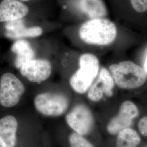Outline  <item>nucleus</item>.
I'll use <instances>...</instances> for the list:
<instances>
[{
  "mask_svg": "<svg viewBox=\"0 0 147 147\" xmlns=\"http://www.w3.org/2000/svg\"><path fill=\"white\" fill-rule=\"evenodd\" d=\"M65 120L75 132L83 136L89 134L94 125L92 112L87 106L82 104L75 106L67 115Z\"/></svg>",
  "mask_w": 147,
  "mask_h": 147,
  "instance_id": "6",
  "label": "nucleus"
},
{
  "mask_svg": "<svg viewBox=\"0 0 147 147\" xmlns=\"http://www.w3.org/2000/svg\"><path fill=\"white\" fill-rule=\"evenodd\" d=\"M19 1H20L21 2H27V1H28L30 0H19Z\"/></svg>",
  "mask_w": 147,
  "mask_h": 147,
  "instance_id": "21",
  "label": "nucleus"
},
{
  "mask_svg": "<svg viewBox=\"0 0 147 147\" xmlns=\"http://www.w3.org/2000/svg\"><path fill=\"white\" fill-rule=\"evenodd\" d=\"M25 92L24 84L11 73L3 74L0 79V104L5 107L17 105Z\"/></svg>",
  "mask_w": 147,
  "mask_h": 147,
  "instance_id": "5",
  "label": "nucleus"
},
{
  "mask_svg": "<svg viewBox=\"0 0 147 147\" xmlns=\"http://www.w3.org/2000/svg\"><path fill=\"white\" fill-rule=\"evenodd\" d=\"M132 6L138 13H144L147 11V0H130Z\"/></svg>",
  "mask_w": 147,
  "mask_h": 147,
  "instance_id": "17",
  "label": "nucleus"
},
{
  "mask_svg": "<svg viewBox=\"0 0 147 147\" xmlns=\"http://www.w3.org/2000/svg\"><path fill=\"white\" fill-rule=\"evenodd\" d=\"M5 35L11 39H22L27 38H37L43 33L40 26L26 27L23 19L9 21L5 23Z\"/></svg>",
  "mask_w": 147,
  "mask_h": 147,
  "instance_id": "10",
  "label": "nucleus"
},
{
  "mask_svg": "<svg viewBox=\"0 0 147 147\" xmlns=\"http://www.w3.org/2000/svg\"><path fill=\"white\" fill-rule=\"evenodd\" d=\"M79 37L85 43L96 45H107L113 42L117 35L116 25L102 18L91 19L79 29Z\"/></svg>",
  "mask_w": 147,
  "mask_h": 147,
  "instance_id": "1",
  "label": "nucleus"
},
{
  "mask_svg": "<svg viewBox=\"0 0 147 147\" xmlns=\"http://www.w3.org/2000/svg\"><path fill=\"white\" fill-rule=\"evenodd\" d=\"M141 142L138 133L128 127L118 133L116 147H137Z\"/></svg>",
  "mask_w": 147,
  "mask_h": 147,
  "instance_id": "15",
  "label": "nucleus"
},
{
  "mask_svg": "<svg viewBox=\"0 0 147 147\" xmlns=\"http://www.w3.org/2000/svg\"><path fill=\"white\" fill-rule=\"evenodd\" d=\"M144 69L146 72L147 73V54L146 58V61H145V63H144Z\"/></svg>",
  "mask_w": 147,
  "mask_h": 147,
  "instance_id": "20",
  "label": "nucleus"
},
{
  "mask_svg": "<svg viewBox=\"0 0 147 147\" xmlns=\"http://www.w3.org/2000/svg\"><path fill=\"white\" fill-rule=\"evenodd\" d=\"M78 6L82 13L91 19L102 18L107 13L102 0H78Z\"/></svg>",
  "mask_w": 147,
  "mask_h": 147,
  "instance_id": "14",
  "label": "nucleus"
},
{
  "mask_svg": "<svg viewBox=\"0 0 147 147\" xmlns=\"http://www.w3.org/2000/svg\"><path fill=\"white\" fill-rule=\"evenodd\" d=\"M115 81L110 73L102 67L98 74V77L94 84H92L88 92V98L93 102H99L104 95L111 96Z\"/></svg>",
  "mask_w": 147,
  "mask_h": 147,
  "instance_id": "9",
  "label": "nucleus"
},
{
  "mask_svg": "<svg viewBox=\"0 0 147 147\" xmlns=\"http://www.w3.org/2000/svg\"><path fill=\"white\" fill-rule=\"evenodd\" d=\"M117 85L122 89H135L144 84L146 74L143 69L131 61L113 64L109 67Z\"/></svg>",
  "mask_w": 147,
  "mask_h": 147,
  "instance_id": "3",
  "label": "nucleus"
},
{
  "mask_svg": "<svg viewBox=\"0 0 147 147\" xmlns=\"http://www.w3.org/2000/svg\"><path fill=\"white\" fill-rule=\"evenodd\" d=\"M0 147H7L5 143L0 138Z\"/></svg>",
  "mask_w": 147,
  "mask_h": 147,
  "instance_id": "19",
  "label": "nucleus"
},
{
  "mask_svg": "<svg viewBox=\"0 0 147 147\" xmlns=\"http://www.w3.org/2000/svg\"><path fill=\"white\" fill-rule=\"evenodd\" d=\"M36 110L43 116L59 117L68 109L69 100L63 94L45 92L37 95L34 100Z\"/></svg>",
  "mask_w": 147,
  "mask_h": 147,
  "instance_id": "4",
  "label": "nucleus"
},
{
  "mask_svg": "<svg viewBox=\"0 0 147 147\" xmlns=\"http://www.w3.org/2000/svg\"><path fill=\"white\" fill-rule=\"evenodd\" d=\"M18 123L16 117L8 115L0 118V138L7 147H15Z\"/></svg>",
  "mask_w": 147,
  "mask_h": 147,
  "instance_id": "12",
  "label": "nucleus"
},
{
  "mask_svg": "<svg viewBox=\"0 0 147 147\" xmlns=\"http://www.w3.org/2000/svg\"><path fill=\"white\" fill-rule=\"evenodd\" d=\"M79 69L70 79V84L74 90L80 94L89 90L99 72L98 58L92 53L82 54L79 58Z\"/></svg>",
  "mask_w": 147,
  "mask_h": 147,
  "instance_id": "2",
  "label": "nucleus"
},
{
  "mask_svg": "<svg viewBox=\"0 0 147 147\" xmlns=\"http://www.w3.org/2000/svg\"><path fill=\"white\" fill-rule=\"evenodd\" d=\"M138 127L140 132L144 136L147 137V117L142 118L140 121Z\"/></svg>",
  "mask_w": 147,
  "mask_h": 147,
  "instance_id": "18",
  "label": "nucleus"
},
{
  "mask_svg": "<svg viewBox=\"0 0 147 147\" xmlns=\"http://www.w3.org/2000/svg\"><path fill=\"white\" fill-rule=\"evenodd\" d=\"M139 115V110L133 102L125 101L119 108L117 116L112 118L107 125V130L111 135L118 134L119 132L131 126L133 121Z\"/></svg>",
  "mask_w": 147,
  "mask_h": 147,
  "instance_id": "7",
  "label": "nucleus"
},
{
  "mask_svg": "<svg viewBox=\"0 0 147 147\" xmlns=\"http://www.w3.org/2000/svg\"><path fill=\"white\" fill-rule=\"evenodd\" d=\"M28 13V7L19 0H3L0 3V22L22 19Z\"/></svg>",
  "mask_w": 147,
  "mask_h": 147,
  "instance_id": "11",
  "label": "nucleus"
},
{
  "mask_svg": "<svg viewBox=\"0 0 147 147\" xmlns=\"http://www.w3.org/2000/svg\"><path fill=\"white\" fill-rule=\"evenodd\" d=\"M69 142L70 147H94L84 137L75 132L70 135Z\"/></svg>",
  "mask_w": 147,
  "mask_h": 147,
  "instance_id": "16",
  "label": "nucleus"
},
{
  "mask_svg": "<svg viewBox=\"0 0 147 147\" xmlns=\"http://www.w3.org/2000/svg\"><path fill=\"white\" fill-rule=\"evenodd\" d=\"M11 50L16 55L14 65L19 69L24 63L34 59L36 56L35 51L30 43L24 39H19L14 42Z\"/></svg>",
  "mask_w": 147,
  "mask_h": 147,
  "instance_id": "13",
  "label": "nucleus"
},
{
  "mask_svg": "<svg viewBox=\"0 0 147 147\" xmlns=\"http://www.w3.org/2000/svg\"><path fill=\"white\" fill-rule=\"evenodd\" d=\"M21 75L33 83L40 84L51 76L52 65L44 59H33L24 63L20 69Z\"/></svg>",
  "mask_w": 147,
  "mask_h": 147,
  "instance_id": "8",
  "label": "nucleus"
}]
</instances>
